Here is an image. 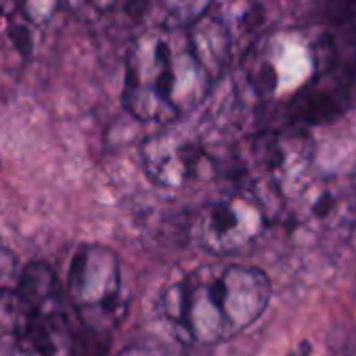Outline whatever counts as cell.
<instances>
[{"instance_id": "obj_1", "label": "cell", "mask_w": 356, "mask_h": 356, "mask_svg": "<svg viewBox=\"0 0 356 356\" xmlns=\"http://www.w3.org/2000/svg\"><path fill=\"white\" fill-rule=\"evenodd\" d=\"M270 302V281L254 266H197L161 293V310L176 335L197 346L227 341L256 323Z\"/></svg>"}, {"instance_id": "obj_2", "label": "cell", "mask_w": 356, "mask_h": 356, "mask_svg": "<svg viewBox=\"0 0 356 356\" xmlns=\"http://www.w3.org/2000/svg\"><path fill=\"white\" fill-rule=\"evenodd\" d=\"M212 86L187 28L157 26L128 49L122 103L140 122H181L208 99Z\"/></svg>"}, {"instance_id": "obj_3", "label": "cell", "mask_w": 356, "mask_h": 356, "mask_svg": "<svg viewBox=\"0 0 356 356\" xmlns=\"http://www.w3.org/2000/svg\"><path fill=\"white\" fill-rule=\"evenodd\" d=\"M335 51L337 38L331 30L321 38H310L300 30L264 34L243 59L235 101L243 103V107L289 105L333 61Z\"/></svg>"}, {"instance_id": "obj_4", "label": "cell", "mask_w": 356, "mask_h": 356, "mask_svg": "<svg viewBox=\"0 0 356 356\" xmlns=\"http://www.w3.org/2000/svg\"><path fill=\"white\" fill-rule=\"evenodd\" d=\"M314 159V140L306 126L289 122L287 126L262 128L241 138L231 153V174L270 208L287 204L308 181Z\"/></svg>"}, {"instance_id": "obj_5", "label": "cell", "mask_w": 356, "mask_h": 356, "mask_svg": "<svg viewBox=\"0 0 356 356\" xmlns=\"http://www.w3.org/2000/svg\"><path fill=\"white\" fill-rule=\"evenodd\" d=\"M19 312L11 333L26 356H74L76 337L70 331L63 291L55 270L30 262L19 275Z\"/></svg>"}, {"instance_id": "obj_6", "label": "cell", "mask_w": 356, "mask_h": 356, "mask_svg": "<svg viewBox=\"0 0 356 356\" xmlns=\"http://www.w3.org/2000/svg\"><path fill=\"white\" fill-rule=\"evenodd\" d=\"M67 296L86 331L97 335L113 331L128 310L122 264L115 252L99 243L80 245L70 264Z\"/></svg>"}, {"instance_id": "obj_7", "label": "cell", "mask_w": 356, "mask_h": 356, "mask_svg": "<svg viewBox=\"0 0 356 356\" xmlns=\"http://www.w3.org/2000/svg\"><path fill=\"white\" fill-rule=\"evenodd\" d=\"M140 161L149 181L163 189L204 185L231 170V153L225 157L214 153L202 134L178 122L143 143Z\"/></svg>"}, {"instance_id": "obj_8", "label": "cell", "mask_w": 356, "mask_h": 356, "mask_svg": "<svg viewBox=\"0 0 356 356\" xmlns=\"http://www.w3.org/2000/svg\"><path fill=\"white\" fill-rule=\"evenodd\" d=\"M291 229L312 243H339L356 225V181L352 174L308 178L285 204Z\"/></svg>"}, {"instance_id": "obj_9", "label": "cell", "mask_w": 356, "mask_h": 356, "mask_svg": "<svg viewBox=\"0 0 356 356\" xmlns=\"http://www.w3.org/2000/svg\"><path fill=\"white\" fill-rule=\"evenodd\" d=\"M268 220L270 208L250 191L239 189L202 208L195 220V237L212 256H241L262 239Z\"/></svg>"}, {"instance_id": "obj_10", "label": "cell", "mask_w": 356, "mask_h": 356, "mask_svg": "<svg viewBox=\"0 0 356 356\" xmlns=\"http://www.w3.org/2000/svg\"><path fill=\"white\" fill-rule=\"evenodd\" d=\"M187 34L191 38L195 53L206 65L208 74L216 82L222 76V72L231 65L235 55V40L231 30L227 28V24L220 19L218 13L210 11L204 17L189 24Z\"/></svg>"}, {"instance_id": "obj_11", "label": "cell", "mask_w": 356, "mask_h": 356, "mask_svg": "<svg viewBox=\"0 0 356 356\" xmlns=\"http://www.w3.org/2000/svg\"><path fill=\"white\" fill-rule=\"evenodd\" d=\"M19 266L11 250L0 248V337L15 331L19 312Z\"/></svg>"}, {"instance_id": "obj_12", "label": "cell", "mask_w": 356, "mask_h": 356, "mask_svg": "<svg viewBox=\"0 0 356 356\" xmlns=\"http://www.w3.org/2000/svg\"><path fill=\"white\" fill-rule=\"evenodd\" d=\"M212 9L214 0H161V11L165 17L163 26L170 28H187Z\"/></svg>"}, {"instance_id": "obj_13", "label": "cell", "mask_w": 356, "mask_h": 356, "mask_svg": "<svg viewBox=\"0 0 356 356\" xmlns=\"http://www.w3.org/2000/svg\"><path fill=\"white\" fill-rule=\"evenodd\" d=\"M318 7L329 30L356 34V0H318Z\"/></svg>"}, {"instance_id": "obj_14", "label": "cell", "mask_w": 356, "mask_h": 356, "mask_svg": "<svg viewBox=\"0 0 356 356\" xmlns=\"http://www.w3.org/2000/svg\"><path fill=\"white\" fill-rule=\"evenodd\" d=\"M63 7L82 22H95L109 15L120 0H61Z\"/></svg>"}, {"instance_id": "obj_15", "label": "cell", "mask_w": 356, "mask_h": 356, "mask_svg": "<svg viewBox=\"0 0 356 356\" xmlns=\"http://www.w3.org/2000/svg\"><path fill=\"white\" fill-rule=\"evenodd\" d=\"M9 36H11L13 47L19 51L22 57H30L32 55V34H30V28L28 26L13 24L11 30H9Z\"/></svg>"}, {"instance_id": "obj_16", "label": "cell", "mask_w": 356, "mask_h": 356, "mask_svg": "<svg viewBox=\"0 0 356 356\" xmlns=\"http://www.w3.org/2000/svg\"><path fill=\"white\" fill-rule=\"evenodd\" d=\"M0 356H26V354L17 346L13 335H3L0 337Z\"/></svg>"}, {"instance_id": "obj_17", "label": "cell", "mask_w": 356, "mask_h": 356, "mask_svg": "<svg viewBox=\"0 0 356 356\" xmlns=\"http://www.w3.org/2000/svg\"><path fill=\"white\" fill-rule=\"evenodd\" d=\"M118 356H168V354L161 350H155V348H147V346H130V348L122 350Z\"/></svg>"}, {"instance_id": "obj_18", "label": "cell", "mask_w": 356, "mask_h": 356, "mask_svg": "<svg viewBox=\"0 0 356 356\" xmlns=\"http://www.w3.org/2000/svg\"><path fill=\"white\" fill-rule=\"evenodd\" d=\"M0 168H3V161H0Z\"/></svg>"}]
</instances>
